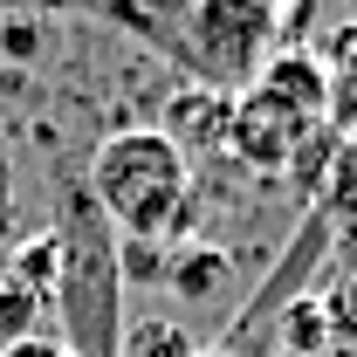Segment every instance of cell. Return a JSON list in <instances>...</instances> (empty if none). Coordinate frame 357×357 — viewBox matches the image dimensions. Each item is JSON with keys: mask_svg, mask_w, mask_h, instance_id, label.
Returning <instances> with one entry per match:
<instances>
[{"mask_svg": "<svg viewBox=\"0 0 357 357\" xmlns=\"http://www.w3.org/2000/svg\"><path fill=\"white\" fill-rule=\"evenodd\" d=\"M55 330L69 357H117L124 337V261H117V227L96 213L83 185L62 192L55 213Z\"/></svg>", "mask_w": 357, "mask_h": 357, "instance_id": "cell-1", "label": "cell"}, {"mask_svg": "<svg viewBox=\"0 0 357 357\" xmlns=\"http://www.w3.org/2000/svg\"><path fill=\"white\" fill-rule=\"evenodd\" d=\"M83 192L96 199V213L117 227V241H158V234H172L185 220L192 158L158 124H131V131H110L89 151Z\"/></svg>", "mask_w": 357, "mask_h": 357, "instance_id": "cell-2", "label": "cell"}, {"mask_svg": "<svg viewBox=\"0 0 357 357\" xmlns=\"http://www.w3.org/2000/svg\"><path fill=\"white\" fill-rule=\"evenodd\" d=\"M275 14L268 0H185V21L172 28V62L192 76V89L241 96L275 55Z\"/></svg>", "mask_w": 357, "mask_h": 357, "instance_id": "cell-3", "label": "cell"}, {"mask_svg": "<svg viewBox=\"0 0 357 357\" xmlns=\"http://www.w3.org/2000/svg\"><path fill=\"white\" fill-rule=\"evenodd\" d=\"M227 131H234V96H213V89H185L172 103V124H165V137H172L178 151H185V144L227 151ZM185 158H192V151H185Z\"/></svg>", "mask_w": 357, "mask_h": 357, "instance_id": "cell-4", "label": "cell"}, {"mask_svg": "<svg viewBox=\"0 0 357 357\" xmlns=\"http://www.w3.org/2000/svg\"><path fill=\"white\" fill-rule=\"evenodd\" d=\"M117 357H199V344L178 316H137L117 337Z\"/></svg>", "mask_w": 357, "mask_h": 357, "instance_id": "cell-5", "label": "cell"}, {"mask_svg": "<svg viewBox=\"0 0 357 357\" xmlns=\"http://www.w3.org/2000/svg\"><path fill=\"white\" fill-rule=\"evenodd\" d=\"M42 310H48V296H35L21 275L0 268V344H14V337H42Z\"/></svg>", "mask_w": 357, "mask_h": 357, "instance_id": "cell-6", "label": "cell"}, {"mask_svg": "<svg viewBox=\"0 0 357 357\" xmlns=\"http://www.w3.org/2000/svg\"><path fill=\"white\" fill-rule=\"evenodd\" d=\"M337 55H323V76H330V110H337V124H351L357 117V21L337 35Z\"/></svg>", "mask_w": 357, "mask_h": 357, "instance_id": "cell-7", "label": "cell"}, {"mask_svg": "<svg viewBox=\"0 0 357 357\" xmlns=\"http://www.w3.org/2000/svg\"><path fill=\"white\" fill-rule=\"evenodd\" d=\"M323 330H330L337 344H357V282H337V289H330V303H323Z\"/></svg>", "mask_w": 357, "mask_h": 357, "instance_id": "cell-8", "label": "cell"}, {"mask_svg": "<svg viewBox=\"0 0 357 357\" xmlns=\"http://www.w3.org/2000/svg\"><path fill=\"white\" fill-rule=\"evenodd\" d=\"M220 255H192V261H178V275H172V282H178V289H185V296H206V289H213V282H220Z\"/></svg>", "mask_w": 357, "mask_h": 357, "instance_id": "cell-9", "label": "cell"}, {"mask_svg": "<svg viewBox=\"0 0 357 357\" xmlns=\"http://www.w3.org/2000/svg\"><path fill=\"white\" fill-rule=\"evenodd\" d=\"M0 357H69L62 337H14V344H0Z\"/></svg>", "mask_w": 357, "mask_h": 357, "instance_id": "cell-10", "label": "cell"}, {"mask_svg": "<svg viewBox=\"0 0 357 357\" xmlns=\"http://www.w3.org/2000/svg\"><path fill=\"white\" fill-rule=\"evenodd\" d=\"M69 0H0V21H28V14H55Z\"/></svg>", "mask_w": 357, "mask_h": 357, "instance_id": "cell-11", "label": "cell"}, {"mask_svg": "<svg viewBox=\"0 0 357 357\" xmlns=\"http://www.w3.org/2000/svg\"><path fill=\"white\" fill-rule=\"evenodd\" d=\"M0 248H7V206H0Z\"/></svg>", "mask_w": 357, "mask_h": 357, "instance_id": "cell-12", "label": "cell"}]
</instances>
